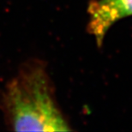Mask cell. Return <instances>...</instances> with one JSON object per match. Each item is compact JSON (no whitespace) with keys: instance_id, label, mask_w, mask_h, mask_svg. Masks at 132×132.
<instances>
[{"instance_id":"obj_2","label":"cell","mask_w":132,"mask_h":132,"mask_svg":"<svg viewBox=\"0 0 132 132\" xmlns=\"http://www.w3.org/2000/svg\"><path fill=\"white\" fill-rule=\"evenodd\" d=\"M88 30L100 46L115 22L132 15V0H93L88 4Z\"/></svg>"},{"instance_id":"obj_1","label":"cell","mask_w":132,"mask_h":132,"mask_svg":"<svg viewBox=\"0 0 132 132\" xmlns=\"http://www.w3.org/2000/svg\"><path fill=\"white\" fill-rule=\"evenodd\" d=\"M3 105L14 130H71L55 99L46 64L40 61L23 66L7 86Z\"/></svg>"}]
</instances>
